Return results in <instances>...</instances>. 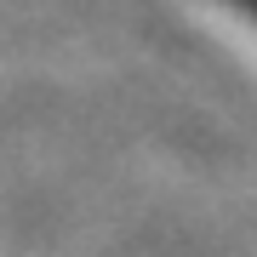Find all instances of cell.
<instances>
[{
  "instance_id": "obj_1",
  "label": "cell",
  "mask_w": 257,
  "mask_h": 257,
  "mask_svg": "<svg viewBox=\"0 0 257 257\" xmlns=\"http://www.w3.org/2000/svg\"><path fill=\"white\" fill-rule=\"evenodd\" d=\"M234 6H240V12H246V18L257 23V0H234Z\"/></svg>"
}]
</instances>
